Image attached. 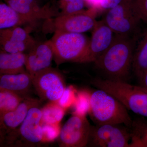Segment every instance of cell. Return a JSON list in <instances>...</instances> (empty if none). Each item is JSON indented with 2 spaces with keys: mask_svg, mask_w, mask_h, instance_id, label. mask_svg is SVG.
Segmentation results:
<instances>
[{
  "mask_svg": "<svg viewBox=\"0 0 147 147\" xmlns=\"http://www.w3.org/2000/svg\"><path fill=\"white\" fill-rule=\"evenodd\" d=\"M139 33L133 36L115 34L110 47L94 62L96 68L105 76L104 79L127 82L132 71Z\"/></svg>",
  "mask_w": 147,
  "mask_h": 147,
  "instance_id": "1",
  "label": "cell"
},
{
  "mask_svg": "<svg viewBox=\"0 0 147 147\" xmlns=\"http://www.w3.org/2000/svg\"><path fill=\"white\" fill-rule=\"evenodd\" d=\"M3 1L24 16L28 24H35L60 15L50 4L41 6L38 0H3Z\"/></svg>",
  "mask_w": 147,
  "mask_h": 147,
  "instance_id": "11",
  "label": "cell"
},
{
  "mask_svg": "<svg viewBox=\"0 0 147 147\" xmlns=\"http://www.w3.org/2000/svg\"><path fill=\"white\" fill-rule=\"evenodd\" d=\"M28 24L26 18L4 1L0 3V29Z\"/></svg>",
  "mask_w": 147,
  "mask_h": 147,
  "instance_id": "19",
  "label": "cell"
},
{
  "mask_svg": "<svg viewBox=\"0 0 147 147\" xmlns=\"http://www.w3.org/2000/svg\"><path fill=\"white\" fill-rule=\"evenodd\" d=\"M65 109L57 102H50L41 109L42 124L59 125L63 118Z\"/></svg>",
  "mask_w": 147,
  "mask_h": 147,
  "instance_id": "20",
  "label": "cell"
},
{
  "mask_svg": "<svg viewBox=\"0 0 147 147\" xmlns=\"http://www.w3.org/2000/svg\"><path fill=\"white\" fill-rule=\"evenodd\" d=\"M91 125L86 115L74 113L60 129L58 137L61 147L87 146Z\"/></svg>",
  "mask_w": 147,
  "mask_h": 147,
  "instance_id": "9",
  "label": "cell"
},
{
  "mask_svg": "<svg viewBox=\"0 0 147 147\" xmlns=\"http://www.w3.org/2000/svg\"><path fill=\"white\" fill-rule=\"evenodd\" d=\"M138 34L133 55L132 71L139 79L147 71V24Z\"/></svg>",
  "mask_w": 147,
  "mask_h": 147,
  "instance_id": "17",
  "label": "cell"
},
{
  "mask_svg": "<svg viewBox=\"0 0 147 147\" xmlns=\"http://www.w3.org/2000/svg\"><path fill=\"white\" fill-rule=\"evenodd\" d=\"M26 54L0 51V74H17L27 71Z\"/></svg>",
  "mask_w": 147,
  "mask_h": 147,
  "instance_id": "18",
  "label": "cell"
},
{
  "mask_svg": "<svg viewBox=\"0 0 147 147\" xmlns=\"http://www.w3.org/2000/svg\"><path fill=\"white\" fill-rule=\"evenodd\" d=\"M89 108V95L85 96L79 94L76 102V111L75 113L86 115Z\"/></svg>",
  "mask_w": 147,
  "mask_h": 147,
  "instance_id": "25",
  "label": "cell"
},
{
  "mask_svg": "<svg viewBox=\"0 0 147 147\" xmlns=\"http://www.w3.org/2000/svg\"><path fill=\"white\" fill-rule=\"evenodd\" d=\"M59 125L42 124V142L43 143L53 142L57 138L60 131Z\"/></svg>",
  "mask_w": 147,
  "mask_h": 147,
  "instance_id": "23",
  "label": "cell"
},
{
  "mask_svg": "<svg viewBox=\"0 0 147 147\" xmlns=\"http://www.w3.org/2000/svg\"><path fill=\"white\" fill-rule=\"evenodd\" d=\"M143 22L147 24V0H130Z\"/></svg>",
  "mask_w": 147,
  "mask_h": 147,
  "instance_id": "26",
  "label": "cell"
},
{
  "mask_svg": "<svg viewBox=\"0 0 147 147\" xmlns=\"http://www.w3.org/2000/svg\"><path fill=\"white\" fill-rule=\"evenodd\" d=\"M98 11L95 9L72 14L59 15L44 21L42 30L45 33L57 31L84 33L92 30L97 21L95 17Z\"/></svg>",
  "mask_w": 147,
  "mask_h": 147,
  "instance_id": "7",
  "label": "cell"
},
{
  "mask_svg": "<svg viewBox=\"0 0 147 147\" xmlns=\"http://www.w3.org/2000/svg\"><path fill=\"white\" fill-rule=\"evenodd\" d=\"M127 108L117 98L98 89L89 95L88 113L96 125L123 124L130 127L132 122Z\"/></svg>",
  "mask_w": 147,
  "mask_h": 147,
  "instance_id": "2",
  "label": "cell"
},
{
  "mask_svg": "<svg viewBox=\"0 0 147 147\" xmlns=\"http://www.w3.org/2000/svg\"><path fill=\"white\" fill-rule=\"evenodd\" d=\"M91 84L117 98L129 110L147 118V89L127 82L96 78Z\"/></svg>",
  "mask_w": 147,
  "mask_h": 147,
  "instance_id": "3",
  "label": "cell"
},
{
  "mask_svg": "<svg viewBox=\"0 0 147 147\" xmlns=\"http://www.w3.org/2000/svg\"><path fill=\"white\" fill-rule=\"evenodd\" d=\"M36 43L29 31L20 26L0 30L1 50L7 53H24Z\"/></svg>",
  "mask_w": 147,
  "mask_h": 147,
  "instance_id": "12",
  "label": "cell"
},
{
  "mask_svg": "<svg viewBox=\"0 0 147 147\" xmlns=\"http://www.w3.org/2000/svg\"><path fill=\"white\" fill-rule=\"evenodd\" d=\"M39 106L31 108L21 125L0 141L1 147H34L43 143L42 112Z\"/></svg>",
  "mask_w": 147,
  "mask_h": 147,
  "instance_id": "5",
  "label": "cell"
},
{
  "mask_svg": "<svg viewBox=\"0 0 147 147\" xmlns=\"http://www.w3.org/2000/svg\"><path fill=\"white\" fill-rule=\"evenodd\" d=\"M33 86L32 77L28 72L17 74H2L0 75V90L15 93L24 98L28 96Z\"/></svg>",
  "mask_w": 147,
  "mask_h": 147,
  "instance_id": "16",
  "label": "cell"
},
{
  "mask_svg": "<svg viewBox=\"0 0 147 147\" xmlns=\"http://www.w3.org/2000/svg\"><path fill=\"white\" fill-rule=\"evenodd\" d=\"M103 21L115 34L125 36L137 34L144 22L130 0H122L107 11Z\"/></svg>",
  "mask_w": 147,
  "mask_h": 147,
  "instance_id": "6",
  "label": "cell"
},
{
  "mask_svg": "<svg viewBox=\"0 0 147 147\" xmlns=\"http://www.w3.org/2000/svg\"><path fill=\"white\" fill-rule=\"evenodd\" d=\"M33 86L39 97L50 102H58L66 88L63 77L51 67L40 70L32 76Z\"/></svg>",
  "mask_w": 147,
  "mask_h": 147,
  "instance_id": "10",
  "label": "cell"
},
{
  "mask_svg": "<svg viewBox=\"0 0 147 147\" xmlns=\"http://www.w3.org/2000/svg\"><path fill=\"white\" fill-rule=\"evenodd\" d=\"M144 134H145V135H147V128L146 129V130H145Z\"/></svg>",
  "mask_w": 147,
  "mask_h": 147,
  "instance_id": "30",
  "label": "cell"
},
{
  "mask_svg": "<svg viewBox=\"0 0 147 147\" xmlns=\"http://www.w3.org/2000/svg\"><path fill=\"white\" fill-rule=\"evenodd\" d=\"M90 40L83 33L57 31L49 40L58 65L64 63H84Z\"/></svg>",
  "mask_w": 147,
  "mask_h": 147,
  "instance_id": "4",
  "label": "cell"
},
{
  "mask_svg": "<svg viewBox=\"0 0 147 147\" xmlns=\"http://www.w3.org/2000/svg\"><path fill=\"white\" fill-rule=\"evenodd\" d=\"M60 15L72 14L86 10V4L84 0H59Z\"/></svg>",
  "mask_w": 147,
  "mask_h": 147,
  "instance_id": "22",
  "label": "cell"
},
{
  "mask_svg": "<svg viewBox=\"0 0 147 147\" xmlns=\"http://www.w3.org/2000/svg\"><path fill=\"white\" fill-rule=\"evenodd\" d=\"M41 100L32 98H25L15 110L0 117V141L21 125L32 107L40 105Z\"/></svg>",
  "mask_w": 147,
  "mask_h": 147,
  "instance_id": "14",
  "label": "cell"
},
{
  "mask_svg": "<svg viewBox=\"0 0 147 147\" xmlns=\"http://www.w3.org/2000/svg\"><path fill=\"white\" fill-rule=\"evenodd\" d=\"M139 147H147V135L144 134L142 139H140Z\"/></svg>",
  "mask_w": 147,
  "mask_h": 147,
  "instance_id": "29",
  "label": "cell"
},
{
  "mask_svg": "<svg viewBox=\"0 0 147 147\" xmlns=\"http://www.w3.org/2000/svg\"><path fill=\"white\" fill-rule=\"evenodd\" d=\"M25 98L13 92L0 90V117L16 109Z\"/></svg>",
  "mask_w": 147,
  "mask_h": 147,
  "instance_id": "21",
  "label": "cell"
},
{
  "mask_svg": "<svg viewBox=\"0 0 147 147\" xmlns=\"http://www.w3.org/2000/svg\"><path fill=\"white\" fill-rule=\"evenodd\" d=\"M122 0H100L98 11H108L118 5Z\"/></svg>",
  "mask_w": 147,
  "mask_h": 147,
  "instance_id": "27",
  "label": "cell"
},
{
  "mask_svg": "<svg viewBox=\"0 0 147 147\" xmlns=\"http://www.w3.org/2000/svg\"><path fill=\"white\" fill-rule=\"evenodd\" d=\"M54 53L49 40L36 43L26 54L25 67L31 76L40 70L50 67Z\"/></svg>",
  "mask_w": 147,
  "mask_h": 147,
  "instance_id": "15",
  "label": "cell"
},
{
  "mask_svg": "<svg viewBox=\"0 0 147 147\" xmlns=\"http://www.w3.org/2000/svg\"><path fill=\"white\" fill-rule=\"evenodd\" d=\"M115 34L103 20L97 21L92 30L84 63L94 62L110 47Z\"/></svg>",
  "mask_w": 147,
  "mask_h": 147,
  "instance_id": "13",
  "label": "cell"
},
{
  "mask_svg": "<svg viewBox=\"0 0 147 147\" xmlns=\"http://www.w3.org/2000/svg\"><path fill=\"white\" fill-rule=\"evenodd\" d=\"M123 124L91 126L88 146L96 147H134L128 127Z\"/></svg>",
  "mask_w": 147,
  "mask_h": 147,
  "instance_id": "8",
  "label": "cell"
},
{
  "mask_svg": "<svg viewBox=\"0 0 147 147\" xmlns=\"http://www.w3.org/2000/svg\"><path fill=\"white\" fill-rule=\"evenodd\" d=\"M75 100L73 90L69 87L66 88L63 94L57 102L62 107L66 109L74 103Z\"/></svg>",
  "mask_w": 147,
  "mask_h": 147,
  "instance_id": "24",
  "label": "cell"
},
{
  "mask_svg": "<svg viewBox=\"0 0 147 147\" xmlns=\"http://www.w3.org/2000/svg\"><path fill=\"white\" fill-rule=\"evenodd\" d=\"M139 79L140 85L147 89V71Z\"/></svg>",
  "mask_w": 147,
  "mask_h": 147,
  "instance_id": "28",
  "label": "cell"
}]
</instances>
